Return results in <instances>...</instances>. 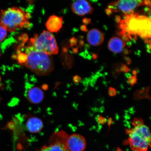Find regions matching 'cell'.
<instances>
[{
  "mask_svg": "<svg viewBox=\"0 0 151 151\" xmlns=\"http://www.w3.org/2000/svg\"><path fill=\"white\" fill-rule=\"evenodd\" d=\"M118 35L124 42L137 36L145 39L151 37V19L137 14L126 15L125 18L119 22Z\"/></svg>",
  "mask_w": 151,
  "mask_h": 151,
  "instance_id": "cell-1",
  "label": "cell"
},
{
  "mask_svg": "<svg viewBox=\"0 0 151 151\" xmlns=\"http://www.w3.org/2000/svg\"><path fill=\"white\" fill-rule=\"evenodd\" d=\"M26 67L38 76H46L53 70L54 65L51 56L37 50L29 45L26 47Z\"/></svg>",
  "mask_w": 151,
  "mask_h": 151,
  "instance_id": "cell-2",
  "label": "cell"
},
{
  "mask_svg": "<svg viewBox=\"0 0 151 151\" xmlns=\"http://www.w3.org/2000/svg\"><path fill=\"white\" fill-rule=\"evenodd\" d=\"M28 16L18 7H12L1 10L0 14V25L7 31L13 32L17 28H28L29 22Z\"/></svg>",
  "mask_w": 151,
  "mask_h": 151,
  "instance_id": "cell-3",
  "label": "cell"
},
{
  "mask_svg": "<svg viewBox=\"0 0 151 151\" xmlns=\"http://www.w3.org/2000/svg\"><path fill=\"white\" fill-rule=\"evenodd\" d=\"M29 45L36 50L49 55L58 54V47L55 37L50 32L43 31L40 35H36L32 38Z\"/></svg>",
  "mask_w": 151,
  "mask_h": 151,
  "instance_id": "cell-4",
  "label": "cell"
},
{
  "mask_svg": "<svg viewBox=\"0 0 151 151\" xmlns=\"http://www.w3.org/2000/svg\"><path fill=\"white\" fill-rule=\"evenodd\" d=\"M146 5L150 6V1H133L122 0L112 2L109 4L107 9L113 13L121 12L126 15L133 13L135 9L141 6Z\"/></svg>",
  "mask_w": 151,
  "mask_h": 151,
  "instance_id": "cell-5",
  "label": "cell"
},
{
  "mask_svg": "<svg viewBox=\"0 0 151 151\" xmlns=\"http://www.w3.org/2000/svg\"><path fill=\"white\" fill-rule=\"evenodd\" d=\"M68 137L63 131L55 132L50 137L49 146H43L40 151H70L67 145Z\"/></svg>",
  "mask_w": 151,
  "mask_h": 151,
  "instance_id": "cell-6",
  "label": "cell"
},
{
  "mask_svg": "<svg viewBox=\"0 0 151 151\" xmlns=\"http://www.w3.org/2000/svg\"><path fill=\"white\" fill-rule=\"evenodd\" d=\"M126 133L129 136V143L133 151H147L150 147L151 141L137 134L132 129H126Z\"/></svg>",
  "mask_w": 151,
  "mask_h": 151,
  "instance_id": "cell-7",
  "label": "cell"
},
{
  "mask_svg": "<svg viewBox=\"0 0 151 151\" xmlns=\"http://www.w3.org/2000/svg\"><path fill=\"white\" fill-rule=\"evenodd\" d=\"M67 145L70 151H84L86 148V142L82 136L73 134L68 137Z\"/></svg>",
  "mask_w": 151,
  "mask_h": 151,
  "instance_id": "cell-8",
  "label": "cell"
},
{
  "mask_svg": "<svg viewBox=\"0 0 151 151\" xmlns=\"http://www.w3.org/2000/svg\"><path fill=\"white\" fill-rule=\"evenodd\" d=\"M71 7L73 13L80 16L91 14L93 11L90 3L85 0H78L73 2Z\"/></svg>",
  "mask_w": 151,
  "mask_h": 151,
  "instance_id": "cell-9",
  "label": "cell"
},
{
  "mask_svg": "<svg viewBox=\"0 0 151 151\" xmlns=\"http://www.w3.org/2000/svg\"><path fill=\"white\" fill-rule=\"evenodd\" d=\"M104 35L100 30L96 28L90 30L87 35V40L89 44L94 46H99L103 42Z\"/></svg>",
  "mask_w": 151,
  "mask_h": 151,
  "instance_id": "cell-10",
  "label": "cell"
},
{
  "mask_svg": "<svg viewBox=\"0 0 151 151\" xmlns=\"http://www.w3.org/2000/svg\"><path fill=\"white\" fill-rule=\"evenodd\" d=\"M26 97L30 103L39 104L44 99V94L40 88L34 87L28 90L26 94Z\"/></svg>",
  "mask_w": 151,
  "mask_h": 151,
  "instance_id": "cell-11",
  "label": "cell"
},
{
  "mask_svg": "<svg viewBox=\"0 0 151 151\" xmlns=\"http://www.w3.org/2000/svg\"><path fill=\"white\" fill-rule=\"evenodd\" d=\"M63 18L61 17L53 15L48 19L46 23L47 29L51 32H56L61 28Z\"/></svg>",
  "mask_w": 151,
  "mask_h": 151,
  "instance_id": "cell-12",
  "label": "cell"
},
{
  "mask_svg": "<svg viewBox=\"0 0 151 151\" xmlns=\"http://www.w3.org/2000/svg\"><path fill=\"white\" fill-rule=\"evenodd\" d=\"M126 46L125 42L117 37H112L109 41L108 44L109 50L116 53L121 52L125 48Z\"/></svg>",
  "mask_w": 151,
  "mask_h": 151,
  "instance_id": "cell-13",
  "label": "cell"
},
{
  "mask_svg": "<svg viewBox=\"0 0 151 151\" xmlns=\"http://www.w3.org/2000/svg\"><path fill=\"white\" fill-rule=\"evenodd\" d=\"M26 127L28 131L35 133L40 132L43 127V123L40 119L37 117L30 118L26 122Z\"/></svg>",
  "mask_w": 151,
  "mask_h": 151,
  "instance_id": "cell-14",
  "label": "cell"
},
{
  "mask_svg": "<svg viewBox=\"0 0 151 151\" xmlns=\"http://www.w3.org/2000/svg\"><path fill=\"white\" fill-rule=\"evenodd\" d=\"M150 88L149 87L143 88L140 90H137L134 94V99L139 100L143 99H150L149 94Z\"/></svg>",
  "mask_w": 151,
  "mask_h": 151,
  "instance_id": "cell-15",
  "label": "cell"
},
{
  "mask_svg": "<svg viewBox=\"0 0 151 151\" xmlns=\"http://www.w3.org/2000/svg\"><path fill=\"white\" fill-rule=\"evenodd\" d=\"M132 124L134 126V127H138V126L144 124L142 119L138 118H135L134 119Z\"/></svg>",
  "mask_w": 151,
  "mask_h": 151,
  "instance_id": "cell-16",
  "label": "cell"
},
{
  "mask_svg": "<svg viewBox=\"0 0 151 151\" xmlns=\"http://www.w3.org/2000/svg\"><path fill=\"white\" fill-rule=\"evenodd\" d=\"M7 30L0 25V42H2L6 36Z\"/></svg>",
  "mask_w": 151,
  "mask_h": 151,
  "instance_id": "cell-17",
  "label": "cell"
},
{
  "mask_svg": "<svg viewBox=\"0 0 151 151\" xmlns=\"http://www.w3.org/2000/svg\"><path fill=\"white\" fill-rule=\"evenodd\" d=\"M27 56L25 54L20 53L19 54L18 56V60L19 62L21 63H25L27 60Z\"/></svg>",
  "mask_w": 151,
  "mask_h": 151,
  "instance_id": "cell-18",
  "label": "cell"
},
{
  "mask_svg": "<svg viewBox=\"0 0 151 151\" xmlns=\"http://www.w3.org/2000/svg\"><path fill=\"white\" fill-rule=\"evenodd\" d=\"M137 81V77L135 76H132L128 79V82L131 86H133L136 83Z\"/></svg>",
  "mask_w": 151,
  "mask_h": 151,
  "instance_id": "cell-19",
  "label": "cell"
},
{
  "mask_svg": "<svg viewBox=\"0 0 151 151\" xmlns=\"http://www.w3.org/2000/svg\"><path fill=\"white\" fill-rule=\"evenodd\" d=\"M108 93L109 95L111 97H113V96L116 95L117 92L114 88L110 87L109 88Z\"/></svg>",
  "mask_w": 151,
  "mask_h": 151,
  "instance_id": "cell-20",
  "label": "cell"
},
{
  "mask_svg": "<svg viewBox=\"0 0 151 151\" xmlns=\"http://www.w3.org/2000/svg\"><path fill=\"white\" fill-rule=\"evenodd\" d=\"M97 121L98 123L101 124H105L107 122L106 119L101 116H98Z\"/></svg>",
  "mask_w": 151,
  "mask_h": 151,
  "instance_id": "cell-21",
  "label": "cell"
},
{
  "mask_svg": "<svg viewBox=\"0 0 151 151\" xmlns=\"http://www.w3.org/2000/svg\"><path fill=\"white\" fill-rule=\"evenodd\" d=\"M120 71L123 72L124 73H127L129 71V68L126 65H122L120 67Z\"/></svg>",
  "mask_w": 151,
  "mask_h": 151,
  "instance_id": "cell-22",
  "label": "cell"
},
{
  "mask_svg": "<svg viewBox=\"0 0 151 151\" xmlns=\"http://www.w3.org/2000/svg\"><path fill=\"white\" fill-rule=\"evenodd\" d=\"M81 78L78 76H76L73 78V81L75 83H78L81 80Z\"/></svg>",
  "mask_w": 151,
  "mask_h": 151,
  "instance_id": "cell-23",
  "label": "cell"
},
{
  "mask_svg": "<svg viewBox=\"0 0 151 151\" xmlns=\"http://www.w3.org/2000/svg\"><path fill=\"white\" fill-rule=\"evenodd\" d=\"M91 22V19H90L85 18L83 20V22L85 24H89Z\"/></svg>",
  "mask_w": 151,
  "mask_h": 151,
  "instance_id": "cell-24",
  "label": "cell"
},
{
  "mask_svg": "<svg viewBox=\"0 0 151 151\" xmlns=\"http://www.w3.org/2000/svg\"><path fill=\"white\" fill-rule=\"evenodd\" d=\"M112 119L111 118H109L108 120V122H107V124H108V125L109 126V128H110V126L112 124Z\"/></svg>",
  "mask_w": 151,
  "mask_h": 151,
  "instance_id": "cell-25",
  "label": "cell"
},
{
  "mask_svg": "<svg viewBox=\"0 0 151 151\" xmlns=\"http://www.w3.org/2000/svg\"><path fill=\"white\" fill-rule=\"evenodd\" d=\"M81 29L82 31H86L87 30V28L86 26L84 25L81 26Z\"/></svg>",
  "mask_w": 151,
  "mask_h": 151,
  "instance_id": "cell-26",
  "label": "cell"
},
{
  "mask_svg": "<svg viewBox=\"0 0 151 151\" xmlns=\"http://www.w3.org/2000/svg\"><path fill=\"white\" fill-rule=\"evenodd\" d=\"M106 14L109 15V16H110V15L112 14L111 11L109 9H107L106 10Z\"/></svg>",
  "mask_w": 151,
  "mask_h": 151,
  "instance_id": "cell-27",
  "label": "cell"
},
{
  "mask_svg": "<svg viewBox=\"0 0 151 151\" xmlns=\"http://www.w3.org/2000/svg\"><path fill=\"white\" fill-rule=\"evenodd\" d=\"M124 54H127L128 53V50L127 49H124Z\"/></svg>",
  "mask_w": 151,
  "mask_h": 151,
  "instance_id": "cell-28",
  "label": "cell"
},
{
  "mask_svg": "<svg viewBox=\"0 0 151 151\" xmlns=\"http://www.w3.org/2000/svg\"><path fill=\"white\" fill-rule=\"evenodd\" d=\"M97 57V56L96 54H92V58H93L94 59H96Z\"/></svg>",
  "mask_w": 151,
  "mask_h": 151,
  "instance_id": "cell-29",
  "label": "cell"
},
{
  "mask_svg": "<svg viewBox=\"0 0 151 151\" xmlns=\"http://www.w3.org/2000/svg\"><path fill=\"white\" fill-rule=\"evenodd\" d=\"M1 78L0 77V84H1Z\"/></svg>",
  "mask_w": 151,
  "mask_h": 151,
  "instance_id": "cell-30",
  "label": "cell"
}]
</instances>
